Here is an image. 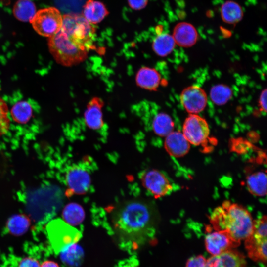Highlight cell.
I'll return each mask as SVG.
<instances>
[{
  "mask_svg": "<svg viewBox=\"0 0 267 267\" xmlns=\"http://www.w3.org/2000/svg\"><path fill=\"white\" fill-rule=\"evenodd\" d=\"M95 29L77 13L63 16L60 30L49 37L50 52L56 62L71 66L83 61L93 47Z\"/></svg>",
  "mask_w": 267,
  "mask_h": 267,
  "instance_id": "cell-1",
  "label": "cell"
},
{
  "mask_svg": "<svg viewBox=\"0 0 267 267\" xmlns=\"http://www.w3.org/2000/svg\"><path fill=\"white\" fill-rule=\"evenodd\" d=\"M112 221L121 237L136 242L144 240L153 232L156 221L151 205L143 200L134 199L118 206Z\"/></svg>",
  "mask_w": 267,
  "mask_h": 267,
  "instance_id": "cell-2",
  "label": "cell"
},
{
  "mask_svg": "<svg viewBox=\"0 0 267 267\" xmlns=\"http://www.w3.org/2000/svg\"><path fill=\"white\" fill-rule=\"evenodd\" d=\"M210 222L215 230H224L238 243L248 238L253 233L254 221L250 213L243 207L225 201L212 212Z\"/></svg>",
  "mask_w": 267,
  "mask_h": 267,
  "instance_id": "cell-3",
  "label": "cell"
},
{
  "mask_svg": "<svg viewBox=\"0 0 267 267\" xmlns=\"http://www.w3.org/2000/svg\"><path fill=\"white\" fill-rule=\"evenodd\" d=\"M47 232L49 241L56 253L75 244L81 236L80 232L77 229L59 219L49 223Z\"/></svg>",
  "mask_w": 267,
  "mask_h": 267,
  "instance_id": "cell-4",
  "label": "cell"
},
{
  "mask_svg": "<svg viewBox=\"0 0 267 267\" xmlns=\"http://www.w3.org/2000/svg\"><path fill=\"white\" fill-rule=\"evenodd\" d=\"M62 22L63 16L59 10L50 7L36 12L30 23L39 35L49 38L60 30Z\"/></svg>",
  "mask_w": 267,
  "mask_h": 267,
  "instance_id": "cell-5",
  "label": "cell"
},
{
  "mask_svg": "<svg viewBox=\"0 0 267 267\" xmlns=\"http://www.w3.org/2000/svg\"><path fill=\"white\" fill-rule=\"evenodd\" d=\"M182 133L190 144L199 146L207 141L210 129L204 118L198 114H189L183 122Z\"/></svg>",
  "mask_w": 267,
  "mask_h": 267,
  "instance_id": "cell-6",
  "label": "cell"
},
{
  "mask_svg": "<svg viewBox=\"0 0 267 267\" xmlns=\"http://www.w3.org/2000/svg\"><path fill=\"white\" fill-rule=\"evenodd\" d=\"M180 99L183 108L189 114L200 113L205 109L207 103V96L204 90L194 85L182 90Z\"/></svg>",
  "mask_w": 267,
  "mask_h": 267,
  "instance_id": "cell-7",
  "label": "cell"
},
{
  "mask_svg": "<svg viewBox=\"0 0 267 267\" xmlns=\"http://www.w3.org/2000/svg\"><path fill=\"white\" fill-rule=\"evenodd\" d=\"M142 183L144 187L155 198H159L169 193L172 186L167 178L161 172L150 170L142 175Z\"/></svg>",
  "mask_w": 267,
  "mask_h": 267,
  "instance_id": "cell-8",
  "label": "cell"
},
{
  "mask_svg": "<svg viewBox=\"0 0 267 267\" xmlns=\"http://www.w3.org/2000/svg\"><path fill=\"white\" fill-rule=\"evenodd\" d=\"M233 240L228 232L224 230H215L207 234L205 244L207 251L216 256L232 249L239 245Z\"/></svg>",
  "mask_w": 267,
  "mask_h": 267,
  "instance_id": "cell-9",
  "label": "cell"
},
{
  "mask_svg": "<svg viewBox=\"0 0 267 267\" xmlns=\"http://www.w3.org/2000/svg\"><path fill=\"white\" fill-rule=\"evenodd\" d=\"M66 181L69 189L77 194L86 193L91 183L89 173L80 166H74L69 169L66 175Z\"/></svg>",
  "mask_w": 267,
  "mask_h": 267,
  "instance_id": "cell-10",
  "label": "cell"
},
{
  "mask_svg": "<svg viewBox=\"0 0 267 267\" xmlns=\"http://www.w3.org/2000/svg\"><path fill=\"white\" fill-rule=\"evenodd\" d=\"M245 265L244 256L230 249L209 258L206 262V267H245Z\"/></svg>",
  "mask_w": 267,
  "mask_h": 267,
  "instance_id": "cell-11",
  "label": "cell"
},
{
  "mask_svg": "<svg viewBox=\"0 0 267 267\" xmlns=\"http://www.w3.org/2000/svg\"><path fill=\"white\" fill-rule=\"evenodd\" d=\"M164 147L170 155L178 158L188 152L190 144L182 132L173 131L166 136Z\"/></svg>",
  "mask_w": 267,
  "mask_h": 267,
  "instance_id": "cell-12",
  "label": "cell"
},
{
  "mask_svg": "<svg viewBox=\"0 0 267 267\" xmlns=\"http://www.w3.org/2000/svg\"><path fill=\"white\" fill-rule=\"evenodd\" d=\"M172 36L178 45L189 47L196 43L198 35L197 30L192 24L187 22H180L175 27Z\"/></svg>",
  "mask_w": 267,
  "mask_h": 267,
  "instance_id": "cell-13",
  "label": "cell"
},
{
  "mask_svg": "<svg viewBox=\"0 0 267 267\" xmlns=\"http://www.w3.org/2000/svg\"><path fill=\"white\" fill-rule=\"evenodd\" d=\"M103 104L102 100L97 97L92 99L88 103L84 117L85 123L89 128L97 130L103 126L101 110Z\"/></svg>",
  "mask_w": 267,
  "mask_h": 267,
  "instance_id": "cell-14",
  "label": "cell"
},
{
  "mask_svg": "<svg viewBox=\"0 0 267 267\" xmlns=\"http://www.w3.org/2000/svg\"><path fill=\"white\" fill-rule=\"evenodd\" d=\"M109 14L104 4L95 0H88L85 3L82 16L91 24L101 22Z\"/></svg>",
  "mask_w": 267,
  "mask_h": 267,
  "instance_id": "cell-15",
  "label": "cell"
},
{
  "mask_svg": "<svg viewBox=\"0 0 267 267\" xmlns=\"http://www.w3.org/2000/svg\"><path fill=\"white\" fill-rule=\"evenodd\" d=\"M267 239H261L251 234L245 239V247L249 257L256 262L267 261Z\"/></svg>",
  "mask_w": 267,
  "mask_h": 267,
  "instance_id": "cell-16",
  "label": "cell"
},
{
  "mask_svg": "<svg viewBox=\"0 0 267 267\" xmlns=\"http://www.w3.org/2000/svg\"><path fill=\"white\" fill-rule=\"evenodd\" d=\"M161 77L158 72L154 68L143 67L137 73L136 82L140 87L146 89L155 90L158 87Z\"/></svg>",
  "mask_w": 267,
  "mask_h": 267,
  "instance_id": "cell-17",
  "label": "cell"
},
{
  "mask_svg": "<svg viewBox=\"0 0 267 267\" xmlns=\"http://www.w3.org/2000/svg\"><path fill=\"white\" fill-rule=\"evenodd\" d=\"M246 185L251 194L257 196L266 195L267 193L266 173L263 171L252 173L247 178Z\"/></svg>",
  "mask_w": 267,
  "mask_h": 267,
  "instance_id": "cell-18",
  "label": "cell"
},
{
  "mask_svg": "<svg viewBox=\"0 0 267 267\" xmlns=\"http://www.w3.org/2000/svg\"><path fill=\"white\" fill-rule=\"evenodd\" d=\"M176 44L173 37L167 33L157 35L152 42V48L160 56H166L174 49Z\"/></svg>",
  "mask_w": 267,
  "mask_h": 267,
  "instance_id": "cell-19",
  "label": "cell"
},
{
  "mask_svg": "<svg viewBox=\"0 0 267 267\" xmlns=\"http://www.w3.org/2000/svg\"><path fill=\"white\" fill-rule=\"evenodd\" d=\"M221 17L224 22L233 24L238 23L243 17V10L236 2L228 0L221 8Z\"/></svg>",
  "mask_w": 267,
  "mask_h": 267,
  "instance_id": "cell-20",
  "label": "cell"
},
{
  "mask_svg": "<svg viewBox=\"0 0 267 267\" xmlns=\"http://www.w3.org/2000/svg\"><path fill=\"white\" fill-rule=\"evenodd\" d=\"M152 128L157 135L166 137L174 131V123L168 114L161 112L157 114L154 118Z\"/></svg>",
  "mask_w": 267,
  "mask_h": 267,
  "instance_id": "cell-21",
  "label": "cell"
},
{
  "mask_svg": "<svg viewBox=\"0 0 267 267\" xmlns=\"http://www.w3.org/2000/svg\"><path fill=\"white\" fill-rule=\"evenodd\" d=\"M36 13L35 5L30 0H19L13 7L14 16L23 22H30Z\"/></svg>",
  "mask_w": 267,
  "mask_h": 267,
  "instance_id": "cell-22",
  "label": "cell"
},
{
  "mask_svg": "<svg viewBox=\"0 0 267 267\" xmlns=\"http://www.w3.org/2000/svg\"><path fill=\"white\" fill-rule=\"evenodd\" d=\"M62 216L66 222L71 225H77L83 221L85 212L81 206L72 203L65 207Z\"/></svg>",
  "mask_w": 267,
  "mask_h": 267,
  "instance_id": "cell-23",
  "label": "cell"
},
{
  "mask_svg": "<svg viewBox=\"0 0 267 267\" xmlns=\"http://www.w3.org/2000/svg\"><path fill=\"white\" fill-rule=\"evenodd\" d=\"M232 91L228 86L217 84L212 87L210 91V97L212 102L217 105H223L231 98Z\"/></svg>",
  "mask_w": 267,
  "mask_h": 267,
  "instance_id": "cell-24",
  "label": "cell"
},
{
  "mask_svg": "<svg viewBox=\"0 0 267 267\" xmlns=\"http://www.w3.org/2000/svg\"><path fill=\"white\" fill-rule=\"evenodd\" d=\"M30 226V220L22 214L16 215L8 221L7 227L9 232L14 235L25 233Z\"/></svg>",
  "mask_w": 267,
  "mask_h": 267,
  "instance_id": "cell-25",
  "label": "cell"
},
{
  "mask_svg": "<svg viewBox=\"0 0 267 267\" xmlns=\"http://www.w3.org/2000/svg\"><path fill=\"white\" fill-rule=\"evenodd\" d=\"M13 119L17 123L24 124L28 122L32 115V109L30 104L25 101L16 103L11 110Z\"/></svg>",
  "mask_w": 267,
  "mask_h": 267,
  "instance_id": "cell-26",
  "label": "cell"
},
{
  "mask_svg": "<svg viewBox=\"0 0 267 267\" xmlns=\"http://www.w3.org/2000/svg\"><path fill=\"white\" fill-rule=\"evenodd\" d=\"M8 109L5 102L0 97V136L8 130L10 120L8 116Z\"/></svg>",
  "mask_w": 267,
  "mask_h": 267,
  "instance_id": "cell-27",
  "label": "cell"
},
{
  "mask_svg": "<svg viewBox=\"0 0 267 267\" xmlns=\"http://www.w3.org/2000/svg\"><path fill=\"white\" fill-rule=\"evenodd\" d=\"M267 222L266 216L255 221L253 232L252 234L261 239H267Z\"/></svg>",
  "mask_w": 267,
  "mask_h": 267,
  "instance_id": "cell-28",
  "label": "cell"
},
{
  "mask_svg": "<svg viewBox=\"0 0 267 267\" xmlns=\"http://www.w3.org/2000/svg\"><path fill=\"white\" fill-rule=\"evenodd\" d=\"M207 260L202 255L191 257L188 259L186 267H206Z\"/></svg>",
  "mask_w": 267,
  "mask_h": 267,
  "instance_id": "cell-29",
  "label": "cell"
},
{
  "mask_svg": "<svg viewBox=\"0 0 267 267\" xmlns=\"http://www.w3.org/2000/svg\"><path fill=\"white\" fill-rule=\"evenodd\" d=\"M18 267H40L39 262L31 257H26L20 262Z\"/></svg>",
  "mask_w": 267,
  "mask_h": 267,
  "instance_id": "cell-30",
  "label": "cell"
},
{
  "mask_svg": "<svg viewBox=\"0 0 267 267\" xmlns=\"http://www.w3.org/2000/svg\"><path fill=\"white\" fill-rule=\"evenodd\" d=\"M129 6L133 9L139 10L145 8L148 0H128Z\"/></svg>",
  "mask_w": 267,
  "mask_h": 267,
  "instance_id": "cell-31",
  "label": "cell"
},
{
  "mask_svg": "<svg viewBox=\"0 0 267 267\" xmlns=\"http://www.w3.org/2000/svg\"><path fill=\"white\" fill-rule=\"evenodd\" d=\"M267 92L266 89H264L261 92L259 99L260 109L264 112H266L267 111Z\"/></svg>",
  "mask_w": 267,
  "mask_h": 267,
  "instance_id": "cell-32",
  "label": "cell"
},
{
  "mask_svg": "<svg viewBox=\"0 0 267 267\" xmlns=\"http://www.w3.org/2000/svg\"><path fill=\"white\" fill-rule=\"evenodd\" d=\"M40 267H59L57 263L52 261L44 262Z\"/></svg>",
  "mask_w": 267,
  "mask_h": 267,
  "instance_id": "cell-33",
  "label": "cell"
}]
</instances>
